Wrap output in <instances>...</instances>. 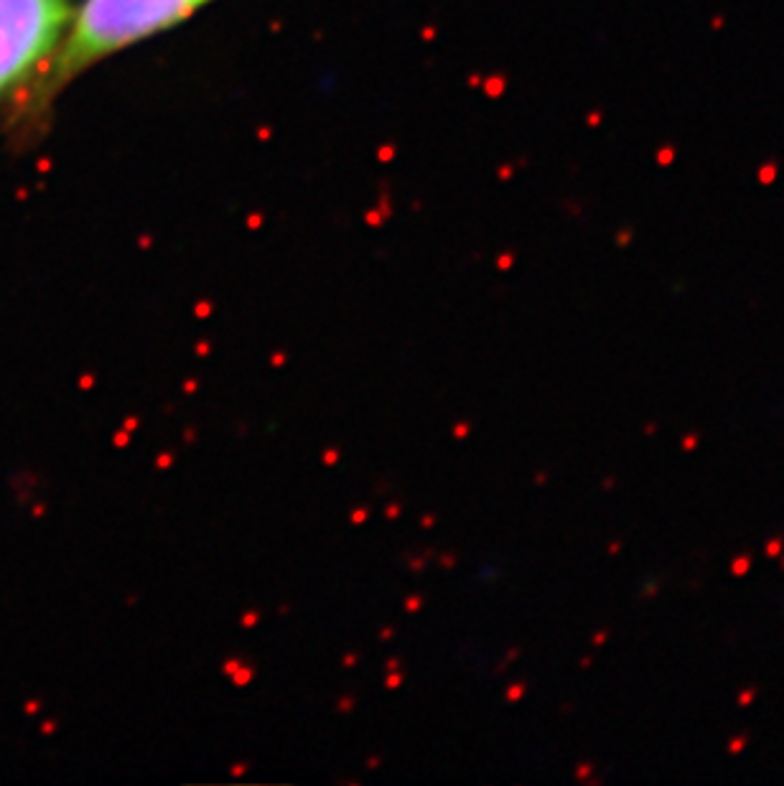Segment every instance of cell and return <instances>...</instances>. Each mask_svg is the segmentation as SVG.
I'll return each instance as SVG.
<instances>
[{
  "label": "cell",
  "instance_id": "cell-2",
  "mask_svg": "<svg viewBox=\"0 0 784 786\" xmlns=\"http://www.w3.org/2000/svg\"><path fill=\"white\" fill-rule=\"evenodd\" d=\"M72 10L69 0H0V99L18 95L52 59Z\"/></svg>",
  "mask_w": 784,
  "mask_h": 786
},
{
  "label": "cell",
  "instance_id": "cell-1",
  "mask_svg": "<svg viewBox=\"0 0 784 786\" xmlns=\"http://www.w3.org/2000/svg\"><path fill=\"white\" fill-rule=\"evenodd\" d=\"M212 0H81L56 51L18 92L15 122L41 125L59 95L115 54L176 29Z\"/></svg>",
  "mask_w": 784,
  "mask_h": 786
}]
</instances>
